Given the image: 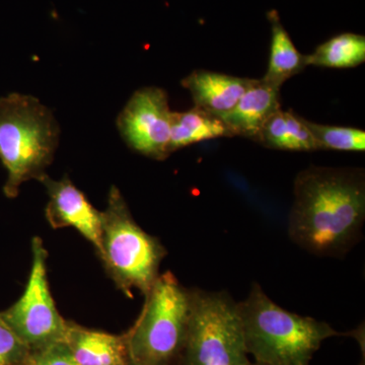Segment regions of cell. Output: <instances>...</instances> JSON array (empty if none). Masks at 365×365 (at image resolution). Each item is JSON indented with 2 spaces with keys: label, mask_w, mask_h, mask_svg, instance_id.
<instances>
[{
  "label": "cell",
  "mask_w": 365,
  "mask_h": 365,
  "mask_svg": "<svg viewBox=\"0 0 365 365\" xmlns=\"http://www.w3.org/2000/svg\"><path fill=\"white\" fill-rule=\"evenodd\" d=\"M319 150L364 151L365 132L352 127L331 126L304 119Z\"/></svg>",
  "instance_id": "e0dca14e"
},
{
  "label": "cell",
  "mask_w": 365,
  "mask_h": 365,
  "mask_svg": "<svg viewBox=\"0 0 365 365\" xmlns=\"http://www.w3.org/2000/svg\"><path fill=\"white\" fill-rule=\"evenodd\" d=\"M165 249L132 217L121 192L113 186L102 212V237L98 256L118 287L132 297L133 289L144 295L158 279Z\"/></svg>",
  "instance_id": "5b68a950"
},
{
  "label": "cell",
  "mask_w": 365,
  "mask_h": 365,
  "mask_svg": "<svg viewBox=\"0 0 365 365\" xmlns=\"http://www.w3.org/2000/svg\"><path fill=\"white\" fill-rule=\"evenodd\" d=\"M59 136L58 122L39 98L19 93L0 98V160L7 170L6 197L18 196L24 182L47 176Z\"/></svg>",
  "instance_id": "3957f363"
},
{
  "label": "cell",
  "mask_w": 365,
  "mask_h": 365,
  "mask_svg": "<svg viewBox=\"0 0 365 365\" xmlns=\"http://www.w3.org/2000/svg\"><path fill=\"white\" fill-rule=\"evenodd\" d=\"M25 365H79L66 343L59 342L32 350Z\"/></svg>",
  "instance_id": "d6986e66"
},
{
  "label": "cell",
  "mask_w": 365,
  "mask_h": 365,
  "mask_svg": "<svg viewBox=\"0 0 365 365\" xmlns=\"http://www.w3.org/2000/svg\"><path fill=\"white\" fill-rule=\"evenodd\" d=\"M279 86L265 79H251L232 111L222 119L232 137L255 139L263 125L281 109Z\"/></svg>",
  "instance_id": "30bf717a"
},
{
  "label": "cell",
  "mask_w": 365,
  "mask_h": 365,
  "mask_svg": "<svg viewBox=\"0 0 365 365\" xmlns=\"http://www.w3.org/2000/svg\"><path fill=\"white\" fill-rule=\"evenodd\" d=\"M365 61L364 36L343 33L318 46L306 55L307 66L327 68H352Z\"/></svg>",
  "instance_id": "2e32d148"
},
{
  "label": "cell",
  "mask_w": 365,
  "mask_h": 365,
  "mask_svg": "<svg viewBox=\"0 0 365 365\" xmlns=\"http://www.w3.org/2000/svg\"><path fill=\"white\" fill-rule=\"evenodd\" d=\"M251 365H261V364H256V362H254V364H251Z\"/></svg>",
  "instance_id": "ffe728a7"
},
{
  "label": "cell",
  "mask_w": 365,
  "mask_h": 365,
  "mask_svg": "<svg viewBox=\"0 0 365 365\" xmlns=\"http://www.w3.org/2000/svg\"><path fill=\"white\" fill-rule=\"evenodd\" d=\"M254 140L273 150H319L304 119L292 111L281 109L263 125Z\"/></svg>",
  "instance_id": "4fadbf2b"
},
{
  "label": "cell",
  "mask_w": 365,
  "mask_h": 365,
  "mask_svg": "<svg viewBox=\"0 0 365 365\" xmlns=\"http://www.w3.org/2000/svg\"><path fill=\"white\" fill-rule=\"evenodd\" d=\"M239 309L247 352L261 365H309L324 341L342 335L324 322L285 311L258 284Z\"/></svg>",
  "instance_id": "7a4b0ae2"
},
{
  "label": "cell",
  "mask_w": 365,
  "mask_h": 365,
  "mask_svg": "<svg viewBox=\"0 0 365 365\" xmlns=\"http://www.w3.org/2000/svg\"><path fill=\"white\" fill-rule=\"evenodd\" d=\"M220 137H232L222 118L194 107L186 112H173L170 153Z\"/></svg>",
  "instance_id": "5bb4252c"
},
{
  "label": "cell",
  "mask_w": 365,
  "mask_h": 365,
  "mask_svg": "<svg viewBox=\"0 0 365 365\" xmlns=\"http://www.w3.org/2000/svg\"><path fill=\"white\" fill-rule=\"evenodd\" d=\"M31 349L6 323L0 312V365H25Z\"/></svg>",
  "instance_id": "ac0fdd59"
},
{
  "label": "cell",
  "mask_w": 365,
  "mask_h": 365,
  "mask_svg": "<svg viewBox=\"0 0 365 365\" xmlns=\"http://www.w3.org/2000/svg\"><path fill=\"white\" fill-rule=\"evenodd\" d=\"M47 189L49 202L46 218L53 228L73 227L93 245L98 254L102 237V212L91 205L85 193L66 177L54 181L46 176L41 181Z\"/></svg>",
  "instance_id": "9c48e42d"
},
{
  "label": "cell",
  "mask_w": 365,
  "mask_h": 365,
  "mask_svg": "<svg viewBox=\"0 0 365 365\" xmlns=\"http://www.w3.org/2000/svg\"><path fill=\"white\" fill-rule=\"evenodd\" d=\"M30 277L21 299L1 312L6 323L32 350L64 342L67 321L57 311L47 278V251L40 237L33 239Z\"/></svg>",
  "instance_id": "52a82bcc"
},
{
  "label": "cell",
  "mask_w": 365,
  "mask_h": 365,
  "mask_svg": "<svg viewBox=\"0 0 365 365\" xmlns=\"http://www.w3.org/2000/svg\"><path fill=\"white\" fill-rule=\"evenodd\" d=\"M172 113L167 91L155 86L139 88L118 116L117 128L131 150L163 160L170 155Z\"/></svg>",
  "instance_id": "ba28073f"
},
{
  "label": "cell",
  "mask_w": 365,
  "mask_h": 365,
  "mask_svg": "<svg viewBox=\"0 0 365 365\" xmlns=\"http://www.w3.org/2000/svg\"><path fill=\"white\" fill-rule=\"evenodd\" d=\"M145 297L140 316L127 332L131 362L172 365L184 349L193 292L174 274L165 272L158 275Z\"/></svg>",
  "instance_id": "277c9868"
},
{
  "label": "cell",
  "mask_w": 365,
  "mask_h": 365,
  "mask_svg": "<svg viewBox=\"0 0 365 365\" xmlns=\"http://www.w3.org/2000/svg\"><path fill=\"white\" fill-rule=\"evenodd\" d=\"M129 365H137V364H133V362H130V364H129Z\"/></svg>",
  "instance_id": "44dd1931"
},
{
  "label": "cell",
  "mask_w": 365,
  "mask_h": 365,
  "mask_svg": "<svg viewBox=\"0 0 365 365\" xmlns=\"http://www.w3.org/2000/svg\"><path fill=\"white\" fill-rule=\"evenodd\" d=\"M268 20L271 24L270 57L263 78L281 88L285 81L306 68V55H302L295 47L277 11H269Z\"/></svg>",
  "instance_id": "9a60e30c"
},
{
  "label": "cell",
  "mask_w": 365,
  "mask_h": 365,
  "mask_svg": "<svg viewBox=\"0 0 365 365\" xmlns=\"http://www.w3.org/2000/svg\"><path fill=\"white\" fill-rule=\"evenodd\" d=\"M79 365H129L128 336L113 335L67 322L66 340Z\"/></svg>",
  "instance_id": "8fae6325"
},
{
  "label": "cell",
  "mask_w": 365,
  "mask_h": 365,
  "mask_svg": "<svg viewBox=\"0 0 365 365\" xmlns=\"http://www.w3.org/2000/svg\"><path fill=\"white\" fill-rule=\"evenodd\" d=\"M251 78H242L199 69L182 78L181 85L191 93L195 107L222 118L234 109Z\"/></svg>",
  "instance_id": "7c38bea8"
},
{
  "label": "cell",
  "mask_w": 365,
  "mask_h": 365,
  "mask_svg": "<svg viewBox=\"0 0 365 365\" xmlns=\"http://www.w3.org/2000/svg\"><path fill=\"white\" fill-rule=\"evenodd\" d=\"M192 313L182 365H251L239 302L227 292L192 290Z\"/></svg>",
  "instance_id": "8992f818"
},
{
  "label": "cell",
  "mask_w": 365,
  "mask_h": 365,
  "mask_svg": "<svg viewBox=\"0 0 365 365\" xmlns=\"http://www.w3.org/2000/svg\"><path fill=\"white\" fill-rule=\"evenodd\" d=\"M365 220L361 170L311 167L294 182L290 239L309 253L338 256L359 239Z\"/></svg>",
  "instance_id": "6da1fadb"
}]
</instances>
